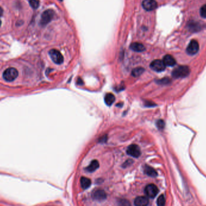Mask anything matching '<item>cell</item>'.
I'll use <instances>...</instances> for the list:
<instances>
[{"label":"cell","instance_id":"6da1fadb","mask_svg":"<svg viewBox=\"0 0 206 206\" xmlns=\"http://www.w3.org/2000/svg\"><path fill=\"white\" fill-rule=\"evenodd\" d=\"M190 69L187 66H180L176 68L172 72V75L175 78H184L189 75Z\"/></svg>","mask_w":206,"mask_h":206},{"label":"cell","instance_id":"7a4b0ae2","mask_svg":"<svg viewBox=\"0 0 206 206\" xmlns=\"http://www.w3.org/2000/svg\"><path fill=\"white\" fill-rule=\"evenodd\" d=\"M54 16V12L53 10L48 9L43 12L41 15L40 24L42 26H47L49 23L51 21Z\"/></svg>","mask_w":206,"mask_h":206},{"label":"cell","instance_id":"3957f363","mask_svg":"<svg viewBox=\"0 0 206 206\" xmlns=\"http://www.w3.org/2000/svg\"><path fill=\"white\" fill-rule=\"evenodd\" d=\"M18 76V71L14 68H9L7 69L3 73V78L7 81H13Z\"/></svg>","mask_w":206,"mask_h":206},{"label":"cell","instance_id":"277c9868","mask_svg":"<svg viewBox=\"0 0 206 206\" xmlns=\"http://www.w3.org/2000/svg\"><path fill=\"white\" fill-rule=\"evenodd\" d=\"M49 55L51 60L55 63L60 65L63 62V57L59 51L55 49H52L49 51Z\"/></svg>","mask_w":206,"mask_h":206},{"label":"cell","instance_id":"5b68a950","mask_svg":"<svg viewBox=\"0 0 206 206\" xmlns=\"http://www.w3.org/2000/svg\"><path fill=\"white\" fill-rule=\"evenodd\" d=\"M145 193L146 196L151 198H155L158 193L157 187L154 184H148L145 188Z\"/></svg>","mask_w":206,"mask_h":206},{"label":"cell","instance_id":"8992f818","mask_svg":"<svg viewBox=\"0 0 206 206\" xmlns=\"http://www.w3.org/2000/svg\"><path fill=\"white\" fill-rule=\"evenodd\" d=\"M150 68L154 71L162 72L165 69L166 66L163 60H155L151 63Z\"/></svg>","mask_w":206,"mask_h":206},{"label":"cell","instance_id":"52a82bcc","mask_svg":"<svg viewBox=\"0 0 206 206\" xmlns=\"http://www.w3.org/2000/svg\"><path fill=\"white\" fill-rule=\"evenodd\" d=\"M199 48V47L198 42L195 40H192L189 44L186 49V51L189 55H195L198 52Z\"/></svg>","mask_w":206,"mask_h":206},{"label":"cell","instance_id":"ba28073f","mask_svg":"<svg viewBox=\"0 0 206 206\" xmlns=\"http://www.w3.org/2000/svg\"><path fill=\"white\" fill-rule=\"evenodd\" d=\"M127 153L128 155L135 158L139 157L141 154L140 148L135 144L131 145L128 147L127 149Z\"/></svg>","mask_w":206,"mask_h":206},{"label":"cell","instance_id":"9c48e42d","mask_svg":"<svg viewBox=\"0 0 206 206\" xmlns=\"http://www.w3.org/2000/svg\"><path fill=\"white\" fill-rule=\"evenodd\" d=\"M92 196L94 199L102 201L107 198V194L104 190L102 189H96L93 191L92 193Z\"/></svg>","mask_w":206,"mask_h":206},{"label":"cell","instance_id":"30bf717a","mask_svg":"<svg viewBox=\"0 0 206 206\" xmlns=\"http://www.w3.org/2000/svg\"><path fill=\"white\" fill-rule=\"evenodd\" d=\"M142 7L146 11H151L156 9L157 3L155 0H143Z\"/></svg>","mask_w":206,"mask_h":206},{"label":"cell","instance_id":"8fae6325","mask_svg":"<svg viewBox=\"0 0 206 206\" xmlns=\"http://www.w3.org/2000/svg\"><path fill=\"white\" fill-rule=\"evenodd\" d=\"M149 204V199L148 197L140 196L137 197L134 201L135 206H147Z\"/></svg>","mask_w":206,"mask_h":206},{"label":"cell","instance_id":"7c38bea8","mask_svg":"<svg viewBox=\"0 0 206 206\" xmlns=\"http://www.w3.org/2000/svg\"><path fill=\"white\" fill-rule=\"evenodd\" d=\"M163 62L164 63L165 66H173L176 64L175 59L171 55H166L163 59Z\"/></svg>","mask_w":206,"mask_h":206},{"label":"cell","instance_id":"4fadbf2b","mask_svg":"<svg viewBox=\"0 0 206 206\" xmlns=\"http://www.w3.org/2000/svg\"><path fill=\"white\" fill-rule=\"evenodd\" d=\"M143 171L145 174L151 177H155L157 175V173L156 171L152 167L148 166V165H145L143 168Z\"/></svg>","mask_w":206,"mask_h":206},{"label":"cell","instance_id":"5bb4252c","mask_svg":"<svg viewBox=\"0 0 206 206\" xmlns=\"http://www.w3.org/2000/svg\"><path fill=\"white\" fill-rule=\"evenodd\" d=\"M130 48L134 51L136 52H142L145 50V47H144V45L138 42H134L131 44Z\"/></svg>","mask_w":206,"mask_h":206},{"label":"cell","instance_id":"9a60e30c","mask_svg":"<svg viewBox=\"0 0 206 206\" xmlns=\"http://www.w3.org/2000/svg\"><path fill=\"white\" fill-rule=\"evenodd\" d=\"M100 164L97 160H92L90 164L86 168V171L89 172H93L99 168Z\"/></svg>","mask_w":206,"mask_h":206},{"label":"cell","instance_id":"2e32d148","mask_svg":"<svg viewBox=\"0 0 206 206\" xmlns=\"http://www.w3.org/2000/svg\"><path fill=\"white\" fill-rule=\"evenodd\" d=\"M80 183L81 187L83 189H87L91 185V180L88 178L82 177L80 179Z\"/></svg>","mask_w":206,"mask_h":206},{"label":"cell","instance_id":"e0dca14e","mask_svg":"<svg viewBox=\"0 0 206 206\" xmlns=\"http://www.w3.org/2000/svg\"><path fill=\"white\" fill-rule=\"evenodd\" d=\"M104 101L107 106H111L115 101V97L112 94H107L104 97Z\"/></svg>","mask_w":206,"mask_h":206},{"label":"cell","instance_id":"ac0fdd59","mask_svg":"<svg viewBox=\"0 0 206 206\" xmlns=\"http://www.w3.org/2000/svg\"><path fill=\"white\" fill-rule=\"evenodd\" d=\"M144 68H142V67H137V68H134L132 72H131V75L133 76V77H139L140 75H141L143 72H144Z\"/></svg>","mask_w":206,"mask_h":206},{"label":"cell","instance_id":"d6986e66","mask_svg":"<svg viewBox=\"0 0 206 206\" xmlns=\"http://www.w3.org/2000/svg\"><path fill=\"white\" fill-rule=\"evenodd\" d=\"M166 204V199L163 195H161L157 199V206H164Z\"/></svg>","mask_w":206,"mask_h":206},{"label":"cell","instance_id":"ffe728a7","mask_svg":"<svg viewBox=\"0 0 206 206\" xmlns=\"http://www.w3.org/2000/svg\"><path fill=\"white\" fill-rule=\"evenodd\" d=\"M118 206H131V204L127 199H121L118 201Z\"/></svg>","mask_w":206,"mask_h":206},{"label":"cell","instance_id":"44dd1931","mask_svg":"<svg viewBox=\"0 0 206 206\" xmlns=\"http://www.w3.org/2000/svg\"><path fill=\"white\" fill-rule=\"evenodd\" d=\"M29 3L33 9H36L39 6V2L38 0H30Z\"/></svg>","mask_w":206,"mask_h":206},{"label":"cell","instance_id":"7402d4cb","mask_svg":"<svg viewBox=\"0 0 206 206\" xmlns=\"http://www.w3.org/2000/svg\"><path fill=\"white\" fill-rule=\"evenodd\" d=\"M157 126L158 127V129L160 130H162L164 128V126H165V124H164V122L161 120V119H160L158 121H157Z\"/></svg>","mask_w":206,"mask_h":206},{"label":"cell","instance_id":"603a6c76","mask_svg":"<svg viewBox=\"0 0 206 206\" xmlns=\"http://www.w3.org/2000/svg\"><path fill=\"white\" fill-rule=\"evenodd\" d=\"M200 14L201 16L204 18H206V5H204L200 9Z\"/></svg>","mask_w":206,"mask_h":206},{"label":"cell","instance_id":"cb8c5ba5","mask_svg":"<svg viewBox=\"0 0 206 206\" xmlns=\"http://www.w3.org/2000/svg\"><path fill=\"white\" fill-rule=\"evenodd\" d=\"M158 83H159L160 84H162V85L168 84L169 83V78H163V79L158 81Z\"/></svg>","mask_w":206,"mask_h":206},{"label":"cell","instance_id":"d4e9b609","mask_svg":"<svg viewBox=\"0 0 206 206\" xmlns=\"http://www.w3.org/2000/svg\"><path fill=\"white\" fill-rule=\"evenodd\" d=\"M132 160H127L125 163H124V165H123V167H127V166H129L130 164H131V163H132Z\"/></svg>","mask_w":206,"mask_h":206},{"label":"cell","instance_id":"484cf974","mask_svg":"<svg viewBox=\"0 0 206 206\" xmlns=\"http://www.w3.org/2000/svg\"><path fill=\"white\" fill-rule=\"evenodd\" d=\"M3 14V10L1 7H0V17H2Z\"/></svg>","mask_w":206,"mask_h":206},{"label":"cell","instance_id":"4316f807","mask_svg":"<svg viewBox=\"0 0 206 206\" xmlns=\"http://www.w3.org/2000/svg\"><path fill=\"white\" fill-rule=\"evenodd\" d=\"M1 25H2V21L0 20V26H1Z\"/></svg>","mask_w":206,"mask_h":206}]
</instances>
